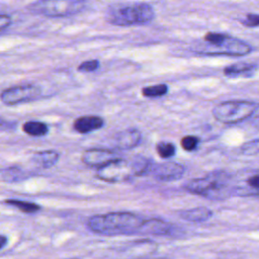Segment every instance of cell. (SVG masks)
<instances>
[{"instance_id":"8fae6325","label":"cell","mask_w":259,"mask_h":259,"mask_svg":"<svg viewBox=\"0 0 259 259\" xmlns=\"http://www.w3.org/2000/svg\"><path fill=\"white\" fill-rule=\"evenodd\" d=\"M142 140V134L137 128H127L118 133L114 138V145L119 150H131Z\"/></svg>"},{"instance_id":"484cf974","label":"cell","mask_w":259,"mask_h":259,"mask_svg":"<svg viewBox=\"0 0 259 259\" xmlns=\"http://www.w3.org/2000/svg\"><path fill=\"white\" fill-rule=\"evenodd\" d=\"M247 184L254 189H259V174L249 177L247 180Z\"/></svg>"},{"instance_id":"cb8c5ba5","label":"cell","mask_w":259,"mask_h":259,"mask_svg":"<svg viewBox=\"0 0 259 259\" xmlns=\"http://www.w3.org/2000/svg\"><path fill=\"white\" fill-rule=\"evenodd\" d=\"M242 23L248 27L259 26V14H252V13L248 14L246 18L242 21Z\"/></svg>"},{"instance_id":"d6986e66","label":"cell","mask_w":259,"mask_h":259,"mask_svg":"<svg viewBox=\"0 0 259 259\" xmlns=\"http://www.w3.org/2000/svg\"><path fill=\"white\" fill-rule=\"evenodd\" d=\"M168 92V86L164 83L150 85L142 88V94L148 98H156L164 96Z\"/></svg>"},{"instance_id":"277c9868","label":"cell","mask_w":259,"mask_h":259,"mask_svg":"<svg viewBox=\"0 0 259 259\" xmlns=\"http://www.w3.org/2000/svg\"><path fill=\"white\" fill-rule=\"evenodd\" d=\"M155 17L154 8L148 3L112 5L106 12L107 21L115 26L143 25Z\"/></svg>"},{"instance_id":"9a60e30c","label":"cell","mask_w":259,"mask_h":259,"mask_svg":"<svg viewBox=\"0 0 259 259\" xmlns=\"http://www.w3.org/2000/svg\"><path fill=\"white\" fill-rule=\"evenodd\" d=\"M179 214L183 220L199 223V222L208 220L212 215V211H211V209H209L207 207L198 206V207L182 210L179 212Z\"/></svg>"},{"instance_id":"7402d4cb","label":"cell","mask_w":259,"mask_h":259,"mask_svg":"<svg viewBox=\"0 0 259 259\" xmlns=\"http://www.w3.org/2000/svg\"><path fill=\"white\" fill-rule=\"evenodd\" d=\"M241 152L248 156H253L259 154V140H254L247 142L241 148Z\"/></svg>"},{"instance_id":"e0dca14e","label":"cell","mask_w":259,"mask_h":259,"mask_svg":"<svg viewBox=\"0 0 259 259\" xmlns=\"http://www.w3.org/2000/svg\"><path fill=\"white\" fill-rule=\"evenodd\" d=\"M22 131L31 137H42L49 133V126L42 121L28 120L23 123Z\"/></svg>"},{"instance_id":"5b68a950","label":"cell","mask_w":259,"mask_h":259,"mask_svg":"<svg viewBox=\"0 0 259 259\" xmlns=\"http://www.w3.org/2000/svg\"><path fill=\"white\" fill-rule=\"evenodd\" d=\"M259 108V103L248 100H228L217 104L212 109L213 117L225 124L241 122L252 116Z\"/></svg>"},{"instance_id":"9c48e42d","label":"cell","mask_w":259,"mask_h":259,"mask_svg":"<svg viewBox=\"0 0 259 259\" xmlns=\"http://www.w3.org/2000/svg\"><path fill=\"white\" fill-rule=\"evenodd\" d=\"M118 158L117 153L109 149H88L83 152L81 160L85 165L99 169Z\"/></svg>"},{"instance_id":"ba28073f","label":"cell","mask_w":259,"mask_h":259,"mask_svg":"<svg viewBox=\"0 0 259 259\" xmlns=\"http://www.w3.org/2000/svg\"><path fill=\"white\" fill-rule=\"evenodd\" d=\"M40 95V88L32 84L9 87L2 91L1 101L3 104L12 106L36 99Z\"/></svg>"},{"instance_id":"7a4b0ae2","label":"cell","mask_w":259,"mask_h":259,"mask_svg":"<svg viewBox=\"0 0 259 259\" xmlns=\"http://www.w3.org/2000/svg\"><path fill=\"white\" fill-rule=\"evenodd\" d=\"M191 51L203 55H225L243 57L252 52V47L240 39L221 32H206L202 40H196L191 46Z\"/></svg>"},{"instance_id":"ffe728a7","label":"cell","mask_w":259,"mask_h":259,"mask_svg":"<svg viewBox=\"0 0 259 259\" xmlns=\"http://www.w3.org/2000/svg\"><path fill=\"white\" fill-rule=\"evenodd\" d=\"M156 152L161 158L169 159L175 155L176 148L170 142H160L156 145Z\"/></svg>"},{"instance_id":"7c38bea8","label":"cell","mask_w":259,"mask_h":259,"mask_svg":"<svg viewBox=\"0 0 259 259\" xmlns=\"http://www.w3.org/2000/svg\"><path fill=\"white\" fill-rule=\"evenodd\" d=\"M104 119L98 115H83L77 117L73 122V128L79 134H88L101 128Z\"/></svg>"},{"instance_id":"30bf717a","label":"cell","mask_w":259,"mask_h":259,"mask_svg":"<svg viewBox=\"0 0 259 259\" xmlns=\"http://www.w3.org/2000/svg\"><path fill=\"white\" fill-rule=\"evenodd\" d=\"M151 171L158 180L169 182L180 179L185 172V168L182 164L179 163L165 162L155 165Z\"/></svg>"},{"instance_id":"5bb4252c","label":"cell","mask_w":259,"mask_h":259,"mask_svg":"<svg viewBox=\"0 0 259 259\" xmlns=\"http://www.w3.org/2000/svg\"><path fill=\"white\" fill-rule=\"evenodd\" d=\"M257 66L251 63H236L232 64L224 69V74L228 77L235 78L239 76L250 77L256 70Z\"/></svg>"},{"instance_id":"8992f818","label":"cell","mask_w":259,"mask_h":259,"mask_svg":"<svg viewBox=\"0 0 259 259\" xmlns=\"http://www.w3.org/2000/svg\"><path fill=\"white\" fill-rule=\"evenodd\" d=\"M86 7V0H37L27 9L46 17H67L81 12Z\"/></svg>"},{"instance_id":"6da1fadb","label":"cell","mask_w":259,"mask_h":259,"mask_svg":"<svg viewBox=\"0 0 259 259\" xmlns=\"http://www.w3.org/2000/svg\"><path fill=\"white\" fill-rule=\"evenodd\" d=\"M144 221L133 212L114 211L105 214H95L89 218L88 228L93 233L99 235H131L140 233Z\"/></svg>"},{"instance_id":"4316f807","label":"cell","mask_w":259,"mask_h":259,"mask_svg":"<svg viewBox=\"0 0 259 259\" xmlns=\"http://www.w3.org/2000/svg\"><path fill=\"white\" fill-rule=\"evenodd\" d=\"M1 244H0V249H3L4 248V246L6 245V243H7V238L5 237V236H1Z\"/></svg>"},{"instance_id":"ac0fdd59","label":"cell","mask_w":259,"mask_h":259,"mask_svg":"<svg viewBox=\"0 0 259 259\" xmlns=\"http://www.w3.org/2000/svg\"><path fill=\"white\" fill-rule=\"evenodd\" d=\"M4 202L8 205L18 208L20 211L26 212V213L37 212L40 209V205H38L35 202H30V201H23V200H19V199H6Z\"/></svg>"},{"instance_id":"3957f363","label":"cell","mask_w":259,"mask_h":259,"mask_svg":"<svg viewBox=\"0 0 259 259\" xmlns=\"http://www.w3.org/2000/svg\"><path fill=\"white\" fill-rule=\"evenodd\" d=\"M150 170H152L151 163L144 157H135L132 160L118 158L97 169L96 176L102 181L120 183L135 176L145 175Z\"/></svg>"},{"instance_id":"4fadbf2b","label":"cell","mask_w":259,"mask_h":259,"mask_svg":"<svg viewBox=\"0 0 259 259\" xmlns=\"http://www.w3.org/2000/svg\"><path fill=\"white\" fill-rule=\"evenodd\" d=\"M170 230H171V225L169 223L159 219H149L144 221V224L141 227L140 233L161 236V235L169 234Z\"/></svg>"},{"instance_id":"83f0119b","label":"cell","mask_w":259,"mask_h":259,"mask_svg":"<svg viewBox=\"0 0 259 259\" xmlns=\"http://www.w3.org/2000/svg\"><path fill=\"white\" fill-rule=\"evenodd\" d=\"M70 259H79V258H70Z\"/></svg>"},{"instance_id":"603a6c76","label":"cell","mask_w":259,"mask_h":259,"mask_svg":"<svg viewBox=\"0 0 259 259\" xmlns=\"http://www.w3.org/2000/svg\"><path fill=\"white\" fill-rule=\"evenodd\" d=\"M100 66V63L98 60H89V61H84L78 66V71L80 72H94L96 71Z\"/></svg>"},{"instance_id":"d4e9b609","label":"cell","mask_w":259,"mask_h":259,"mask_svg":"<svg viewBox=\"0 0 259 259\" xmlns=\"http://www.w3.org/2000/svg\"><path fill=\"white\" fill-rule=\"evenodd\" d=\"M11 24V18L10 16L2 13L0 16V28L1 30H4L7 26H9Z\"/></svg>"},{"instance_id":"2e32d148","label":"cell","mask_w":259,"mask_h":259,"mask_svg":"<svg viewBox=\"0 0 259 259\" xmlns=\"http://www.w3.org/2000/svg\"><path fill=\"white\" fill-rule=\"evenodd\" d=\"M59 157L60 155L57 151L46 150L36 152L32 157V161L41 168H51L58 162Z\"/></svg>"},{"instance_id":"44dd1931","label":"cell","mask_w":259,"mask_h":259,"mask_svg":"<svg viewBox=\"0 0 259 259\" xmlns=\"http://www.w3.org/2000/svg\"><path fill=\"white\" fill-rule=\"evenodd\" d=\"M198 144H199V139L192 135L184 136L180 141L181 148L186 152H192L196 150L198 147Z\"/></svg>"},{"instance_id":"52a82bcc","label":"cell","mask_w":259,"mask_h":259,"mask_svg":"<svg viewBox=\"0 0 259 259\" xmlns=\"http://www.w3.org/2000/svg\"><path fill=\"white\" fill-rule=\"evenodd\" d=\"M229 176L224 171H213L201 178H194L187 182L185 188L188 192L207 198H220L227 187Z\"/></svg>"}]
</instances>
